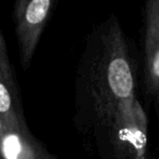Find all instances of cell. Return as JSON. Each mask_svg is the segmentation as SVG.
Instances as JSON below:
<instances>
[{
    "label": "cell",
    "instance_id": "cell-5",
    "mask_svg": "<svg viewBox=\"0 0 159 159\" xmlns=\"http://www.w3.org/2000/svg\"><path fill=\"white\" fill-rule=\"evenodd\" d=\"M4 129V126H3V122H2V119L0 118V134L2 133V131H3Z\"/></svg>",
    "mask_w": 159,
    "mask_h": 159
},
{
    "label": "cell",
    "instance_id": "cell-1",
    "mask_svg": "<svg viewBox=\"0 0 159 159\" xmlns=\"http://www.w3.org/2000/svg\"><path fill=\"white\" fill-rule=\"evenodd\" d=\"M57 0H15L13 22L24 70L30 68L40 38L53 14Z\"/></svg>",
    "mask_w": 159,
    "mask_h": 159
},
{
    "label": "cell",
    "instance_id": "cell-2",
    "mask_svg": "<svg viewBox=\"0 0 159 159\" xmlns=\"http://www.w3.org/2000/svg\"><path fill=\"white\" fill-rule=\"evenodd\" d=\"M139 46L145 86L159 102V0L143 2Z\"/></svg>",
    "mask_w": 159,
    "mask_h": 159
},
{
    "label": "cell",
    "instance_id": "cell-4",
    "mask_svg": "<svg viewBox=\"0 0 159 159\" xmlns=\"http://www.w3.org/2000/svg\"><path fill=\"white\" fill-rule=\"evenodd\" d=\"M0 159H57L30 130L4 127L0 134Z\"/></svg>",
    "mask_w": 159,
    "mask_h": 159
},
{
    "label": "cell",
    "instance_id": "cell-3",
    "mask_svg": "<svg viewBox=\"0 0 159 159\" xmlns=\"http://www.w3.org/2000/svg\"><path fill=\"white\" fill-rule=\"evenodd\" d=\"M0 118L7 128L28 130L22 113L19 89L2 30H0Z\"/></svg>",
    "mask_w": 159,
    "mask_h": 159
}]
</instances>
